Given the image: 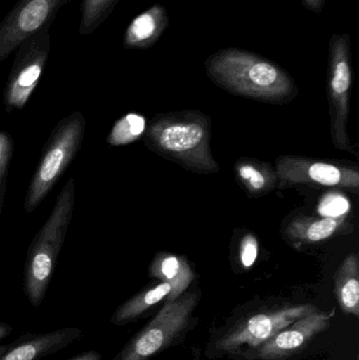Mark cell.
Masks as SVG:
<instances>
[{
    "mask_svg": "<svg viewBox=\"0 0 359 360\" xmlns=\"http://www.w3.org/2000/svg\"><path fill=\"white\" fill-rule=\"evenodd\" d=\"M69 0H18L0 22V63L27 38L52 25Z\"/></svg>",
    "mask_w": 359,
    "mask_h": 360,
    "instance_id": "9c48e42d",
    "label": "cell"
},
{
    "mask_svg": "<svg viewBox=\"0 0 359 360\" xmlns=\"http://www.w3.org/2000/svg\"><path fill=\"white\" fill-rule=\"evenodd\" d=\"M341 220L334 217H306L299 216L282 231L285 238L292 243H316L330 238L337 232Z\"/></svg>",
    "mask_w": 359,
    "mask_h": 360,
    "instance_id": "e0dca14e",
    "label": "cell"
},
{
    "mask_svg": "<svg viewBox=\"0 0 359 360\" xmlns=\"http://www.w3.org/2000/svg\"><path fill=\"white\" fill-rule=\"evenodd\" d=\"M316 310V307L303 304L257 313L236 323L217 342V349L226 353H237L244 346L259 348L291 323Z\"/></svg>",
    "mask_w": 359,
    "mask_h": 360,
    "instance_id": "ba28073f",
    "label": "cell"
},
{
    "mask_svg": "<svg viewBox=\"0 0 359 360\" xmlns=\"http://www.w3.org/2000/svg\"><path fill=\"white\" fill-rule=\"evenodd\" d=\"M327 0H301L303 6L310 12L320 14L324 11Z\"/></svg>",
    "mask_w": 359,
    "mask_h": 360,
    "instance_id": "603a6c76",
    "label": "cell"
},
{
    "mask_svg": "<svg viewBox=\"0 0 359 360\" xmlns=\"http://www.w3.org/2000/svg\"><path fill=\"white\" fill-rule=\"evenodd\" d=\"M257 255H259V241L254 235L248 233L240 241V264L244 269H250L256 262Z\"/></svg>",
    "mask_w": 359,
    "mask_h": 360,
    "instance_id": "7402d4cb",
    "label": "cell"
},
{
    "mask_svg": "<svg viewBox=\"0 0 359 360\" xmlns=\"http://www.w3.org/2000/svg\"><path fill=\"white\" fill-rule=\"evenodd\" d=\"M149 276L170 285L171 292L166 302L177 300L195 278L193 270L183 256L157 253L150 264Z\"/></svg>",
    "mask_w": 359,
    "mask_h": 360,
    "instance_id": "5bb4252c",
    "label": "cell"
},
{
    "mask_svg": "<svg viewBox=\"0 0 359 360\" xmlns=\"http://www.w3.org/2000/svg\"><path fill=\"white\" fill-rule=\"evenodd\" d=\"M75 194L74 179H70L57 197L54 209L46 224L30 245L25 264L23 290L33 307L40 306L48 291L71 224Z\"/></svg>",
    "mask_w": 359,
    "mask_h": 360,
    "instance_id": "3957f363",
    "label": "cell"
},
{
    "mask_svg": "<svg viewBox=\"0 0 359 360\" xmlns=\"http://www.w3.org/2000/svg\"><path fill=\"white\" fill-rule=\"evenodd\" d=\"M351 86V38L348 33H335L331 36L329 41L328 96L331 137L337 149L358 155L347 131Z\"/></svg>",
    "mask_w": 359,
    "mask_h": 360,
    "instance_id": "8992f818",
    "label": "cell"
},
{
    "mask_svg": "<svg viewBox=\"0 0 359 360\" xmlns=\"http://www.w3.org/2000/svg\"><path fill=\"white\" fill-rule=\"evenodd\" d=\"M13 330H14L13 326L8 325V323L0 321V342H1L2 340H4V338H8V336L12 333Z\"/></svg>",
    "mask_w": 359,
    "mask_h": 360,
    "instance_id": "d4e9b609",
    "label": "cell"
},
{
    "mask_svg": "<svg viewBox=\"0 0 359 360\" xmlns=\"http://www.w3.org/2000/svg\"><path fill=\"white\" fill-rule=\"evenodd\" d=\"M170 292V285L167 283H160L155 287L143 290L115 311L111 317V323L115 326H124L136 321L145 311L168 297Z\"/></svg>",
    "mask_w": 359,
    "mask_h": 360,
    "instance_id": "ac0fdd59",
    "label": "cell"
},
{
    "mask_svg": "<svg viewBox=\"0 0 359 360\" xmlns=\"http://www.w3.org/2000/svg\"><path fill=\"white\" fill-rule=\"evenodd\" d=\"M211 122L202 112L160 115L145 129V143L158 155L202 174L219 171L211 152Z\"/></svg>",
    "mask_w": 359,
    "mask_h": 360,
    "instance_id": "7a4b0ae2",
    "label": "cell"
},
{
    "mask_svg": "<svg viewBox=\"0 0 359 360\" xmlns=\"http://www.w3.org/2000/svg\"><path fill=\"white\" fill-rule=\"evenodd\" d=\"M200 298L198 292H185L177 300L166 302L113 360H149L166 350L188 327Z\"/></svg>",
    "mask_w": 359,
    "mask_h": 360,
    "instance_id": "5b68a950",
    "label": "cell"
},
{
    "mask_svg": "<svg viewBox=\"0 0 359 360\" xmlns=\"http://www.w3.org/2000/svg\"><path fill=\"white\" fill-rule=\"evenodd\" d=\"M120 0H82L80 35H90L98 29L113 12Z\"/></svg>",
    "mask_w": 359,
    "mask_h": 360,
    "instance_id": "ffe728a7",
    "label": "cell"
},
{
    "mask_svg": "<svg viewBox=\"0 0 359 360\" xmlns=\"http://www.w3.org/2000/svg\"><path fill=\"white\" fill-rule=\"evenodd\" d=\"M207 76L231 94L263 103H290L299 94L292 76L280 65L250 51L226 48L204 61Z\"/></svg>",
    "mask_w": 359,
    "mask_h": 360,
    "instance_id": "6da1fadb",
    "label": "cell"
},
{
    "mask_svg": "<svg viewBox=\"0 0 359 360\" xmlns=\"http://www.w3.org/2000/svg\"><path fill=\"white\" fill-rule=\"evenodd\" d=\"M168 27L169 14L166 6L162 4H153L131 21L124 32V46L137 50L151 48Z\"/></svg>",
    "mask_w": 359,
    "mask_h": 360,
    "instance_id": "4fadbf2b",
    "label": "cell"
},
{
    "mask_svg": "<svg viewBox=\"0 0 359 360\" xmlns=\"http://www.w3.org/2000/svg\"><path fill=\"white\" fill-rule=\"evenodd\" d=\"M13 153V139L8 133L0 131V212L4 205V182Z\"/></svg>",
    "mask_w": 359,
    "mask_h": 360,
    "instance_id": "44dd1931",
    "label": "cell"
},
{
    "mask_svg": "<svg viewBox=\"0 0 359 360\" xmlns=\"http://www.w3.org/2000/svg\"><path fill=\"white\" fill-rule=\"evenodd\" d=\"M236 179L244 186L248 195L252 197L263 196L275 190L280 184L275 169L268 162L240 158L234 166Z\"/></svg>",
    "mask_w": 359,
    "mask_h": 360,
    "instance_id": "9a60e30c",
    "label": "cell"
},
{
    "mask_svg": "<svg viewBox=\"0 0 359 360\" xmlns=\"http://www.w3.org/2000/svg\"><path fill=\"white\" fill-rule=\"evenodd\" d=\"M330 314L315 312L291 323L257 349L261 360H285L303 350L312 340L330 327Z\"/></svg>",
    "mask_w": 359,
    "mask_h": 360,
    "instance_id": "8fae6325",
    "label": "cell"
},
{
    "mask_svg": "<svg viewBox=\"0 0 359 360\" xmlns=\"http://www.w3.org/2000/svg\"><path fill=\"white\" fill-rule=\"evenodd\" d=\"M275 171L280 184H320L351 190L359 188L358 171L335 162L282 156L276 160Z\"/></svg>",
    "mask_w": 359,
    "mask_h": 360,
    "instance_id": "30bf717a",
    "label": "cell"
},
{
    "mask_svg": "<svg viewBox=\"0 0 359 360\" xmlns=\"http://www.w3.org/2000/svg\"><path fill=\"white\" fill-rule=\"evenodd\" d=\"M51 27L52 25L42 27L17 48L4 88L6 112L25 107L38 86L50 57Z\"/></svg>",
    "mask_w": 359,
    "mask_h": 360,
    "instance_id": "52a82bcc",
    "label": "cell"
},
{
    "mask_svg": "<svg viewBox=\"0 0 359 360\" xmlns=\"http://www.w3.org/2000/svg\"><path fill=\"white\" fill-rule=\"evenodd\" d=\"M86 132L81 112H74L55 127L42 151L25 200V213H31L46 198L79 151Z\"/></svg>",
    "mask_w": 359,
    "mask_h": 360,
    "instance_id": "277c9868",
    "label": "cell"
},
{
    "mask_svg": "<svg viewBox=\"0 0 359 360\" xmlns=\"http://www.w3.org/2000/svg\"><path fill=\"white\" fill-rule=\"evenodd\" d=\"M82 338L78 328H63L48 333H27L11 342L0 360H40L71 346Z\"/></svg>",
    "mask_w": 359,
    "mask_h": 360,
    "instance_id": "7c38bea8",
    "label": "cell"
},
{
    "mask_svg": "<svg viewBox=\"0 0 359 360\" xmlns=\"http://www.w3.org/2000/svg\"><path fill=\"white\" fill-rule=\"evenodd\" d=\"M335 295L345 314L359 317V262L356 253L350 254L337 269L334 277Z\"/></svg>",
    "mask_w": 359,
    "mask_h": 360,
    "instance_id": "2e32d148",
    "label": "cell"
},
{
    "mask_svg": "<svg viewBox=\"0 0 359 360\" xmlns=\"http://www.w3.org/2000/svg\"><path fill=\"white\" fill-rule=\"evenodd\" d=\"M67 360H103V356L97 351L90 350L82 352L81 354Z\"/></svg>",
    "mask_w": 359,
    "mask_h": 360,
    "instance_id": "cb8c5ba5",
    "label": "cell"
},
{
    "mask_svg": "<svg viewBox=\"0 0 359 360\" xmlns=\"http://www.w3.org/2000/svg\"><path fill=\"white\" fill-rule=\"evenodd\" d=\"M147 120L141 114L129 113L118 120L107 135V141L113 147L130 145L145 134Z\"/></svg>",
    "mask_w": 359,
    "mask_h": 360,
    "instance_id": "d6986e66",
    "label": "cell"
}]
</instances>
